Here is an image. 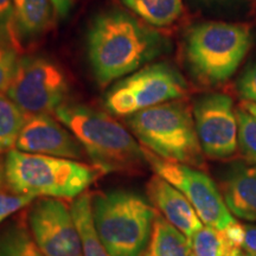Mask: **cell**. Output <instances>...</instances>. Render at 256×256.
I'll list each match as a JSON object with an SVG mask.
<instances>
[{
	"instance_id": "1",
	"label": "cell",
	"mask_w": 256,
	"mask_h": 256,
	"mask_svg": "<svg viewBox=\"0 0 256 256\" xmlns=\"http://www.w3.org/2000/svg\"><path fill=\"white\" fill-rule=\"evenodd\" d=\"M165 46L160 34L122 10L96 16L87 34L88 58L101 86L140 69Z\"/></svg>"
},
{
	"instance_id": "2",
	"label": "cell",
	"mask_w": 256,
	"mask_h": 256,
	"mask_svg": "<svg viewBox=\"0 0 256 256\" xmlns=\"http://www.w3.org/2000/svg\"><path fill=\"white\" fill-rule=\"evenodd\" d=\"M56 118L72 132L104 172H130L146 162L142 146L122 124L104 112L80 104L64 102Z\"/></svg>"
},
{
	"instance_id": "3",
	"label": "cell",
	"mask_w": 256,
	"mask_h": 256,
	"mask_svg": "<svg viewBox=\"0 0 256 256\" xmlns=\"http://www.w3.org/2000/svg\"><path fill=\"white\" fill-rule=\"evenodd\" d=\"M101 170L78 160L11 150L2 162V179L10 190L34 198H78Z\"/></svg>"
},
{
	"instance_id": "4",
	"label": "cell",
	"mask_w": 256,
	"mask_h": 256,
	"mask_svg": "<svg viewBox=\"0 0 256 256\" xmlns=\"http://www.w3.org/2000/svg\"><path fill=\"white\" fill-rule=\"evenodd\" d=\"M92 216L95 232L110 256H142L156 214L136 192L112 190L92 197Z\"/></svg>"
},
{
	"instance_id": "5",
	"label": "cell",
	"mask_w": 256,
	"mask_h": 256,
	"mask_svg": "<svg viewBox=\"0 0 256 256\" xmlns=\"http://www.w3.org/2000/svg\"><path fill=\"white\" fill-rule=\"evenodd\" d=\"M126 121L142 147L156 156L194 168L203 166L194 113L185 102L174 100L146 108Z\"/></svg>"
},
{
	"instance_id": "6",
	"label": "cell",
	"mask_w": 256,
	"mask_h": 256,
	"mask_svg": "<svg viewBox=\"0 0 256 256\" xmlns=\"http://www.w3.org/2000/svg\"><path fill=\"white\" fill-rule=\"evenodd\" d=\"M252 43V31L247 25L206 22L188 31L185 60L198 82L216 86L232 78Z\"/></svg>"
},
{
	"instance_id": "7",
	"label": "cell",
	"mask_w": 256,
	"mask_h": 256,
	"mask_svg": "<svg viewBox=\"0 0 256 256\" xmlns=\"http://www.w3.org/2000/svg\"><path fill=\"white\" fill-rule=\"evenodd\" d=\"M186 90V81L177 69L168 63H154L114 84L106 96L104 106L112 114L130 116L146 108L179 100Z\"/></svg>"
},
{
	"instance_id": "8",
	"label": "cell",
	"mask_w": 256,
	"mask_h": 256,
	"mask_svg": "<svg viewBox=\"0 0 256 256\" xmlns=\"http://www.w3.org/2000/svg\"><path fill=\"white\" fill-rule=\"evenodd\" d=\"M8 95L24 114H50L64 104L69 80L58 63L44 56H24L8 89Z\"/></svg>"
},
{
	"instance_id": "9",
	"label": "cell",
	"mask_w": 256,
	"mask_h": 256,
	"mask_svg": "<svg viewBox=\"0 0 256 256\" xmlns=\"http://www.w3.org/2000/svg\"><path fill=\"white\" fill-rule=\"evenodd\" d=\"M144 148L146 162L156 174L178 188L196 210L202 222L216 229H226L235 222L223 196L209 176L194 166L171 162Z\"/></svg>"
},
{
	"instance_id": "10",
	"label": "cell",
	"mask_w": 256,
	"mask_h": 256,
	"mask_svg": "<svg viewBox=\"0 0 256 256\" xmlns=\"http://www.w3.org/2000/svg\"><path fill=\"white\" fill-rule=\"evenodd\" d=\"M28 229L43 256H84L72 208L58 198H40L28 216Z\"/></svg>"
},
{
	"instance_id": "11",
	"label": "cell",
	"mask_w": 256,
	"mask_h": 256,
	"mask_svg": "<svg viewBox=\"0 0 256 256\" xmlns=\"http://www.w3.org/2000/svg\"><path fill=\"white\" fill-rule=\"evenodd\" d=\"M192 113L204 154L223 159L235 153L238 146V112L229 95L212 92L202 96Z\"/></svg>"
},
{
	"instance_id": "12",
	"label": "cell",
	"mask_w": 256,
	"mask_h": 256,
	"mask_svg": "<svg viewBox=\"0 0 256 256\" xmlns=\"http://www.w3.org/2000/svg\"><path fill=\"white\" fill-rule=\"evenodd\" d=\"M22 152L81 160L83 147L76 136L50 114L28 115L16 142Z\"/></svg>"
},
{
	"instance_id": "13",
	"label": "cell",
	"mask_w": 256,
	"mask_h": 256,
	"mask_svg": "<svg viewBox=\"0 0 256 256\" xmlns=\"http://www.w3.org/2000/svg\"><path fill=\"white\" fill-rule=\"evenodd\" d=\"M147 194L151 203L159 210L160 216L183 234L188 241L204 226L188 198L160 176L154 174L150 179Z\"/></svg>"
},
{
	"instance_id": "14",
	"label": "cell",
	"mask_w": 256,
	"mask_h": 256,
	"mask_svg": "<svg viewBox=\"0 0 256 256\" xmlns=\"http://www.w3.org/2000/svg\"><path fill=\"white\" fill-rule=\"evenodd\" d=\"M223 200L232 215L256 220V166L234 165L223 182Z\"/></svg>"
},
{
	"instance_id": "15",
	"label": "cell",
	"mask_w": 256,
	"mask_h": 256,
	"mask_svg": "<svg viewBox=\"0 0 256 256\" xmlns=\"http://www.w3.org/2000/svg\"><path fill=\"white\" fill-rule=\"evenodd\" d=\"M12 8L10 40L14 46H18L19 38L38 37L49 28L54 8L51 0H12Z\"/></svg>"
},
{
	"instance_id": "16",
	"label": "cell",
	"mask_w": 256,
	"mask_h": 256,
	"mask_svg": "<svg viewBox=\"0 0 256 256\" xmlns=\"http://www.w3.org/2000/svg\"><path fill=\"white\" fill-rule=\"evenodd\" d=\"M244 226L235 220L226 229H216L204 224L190 240L194 256H232L242 249Z\"/></svg>"
},
{
	"instance_id": "17",
	"label": "cell",
	"mask_w": 256,
	"mask_h": 256,
	"mask_svg": "<svg viewBox=\"0 0 256 256\" xmlns=\"http://www.w3.org/2000/svg\"><path fill=\"white\" fill-rule=\"evenodd\" d=\"M188 238L171 226L164 217L156 215L148 244L142 256H190Z\"/></svg>"
},
{
	"instance_id": "18",
	"label": "cell",
	"mask_w": 256,
	"mask_h": 256,
	"mask_svg": "<svg viewBox=\"0 0 256 256\" xmlns=\"http://www.w3.org/2000/svg\"><path fill=\"white\" fill-rule=\"evenodd\" d=\"M124 6L147 24L164 28L177 22L183 14V0H122Z\"/></svg>"
},
{
	"instance_id": "19",
	"label": "cell",
	"mask_w": 256,
	"mask_h": 256,
	"mask_svg": "<svg viewBox=\"0 0 256 256\" xmlns=\"http://www.w3.org/2000/svg\"><path fill=\"white\" fill-rule=\"evenodd\" d=\"M72 212L78 224L83 243L84 256H110L95 232L92 216V196L87 192L75 198Z\"/></svg>"
},
{
	"instance_id": "20",
	"label": "cell",
	"mask_w": 256,
	"mask_h": 256,
	"mask_svg": "<svg viewBox=\"0 0 256 256\" xmlns=\"http://www.w3.org/2000/svg\"><path fill=\"white\" fill-rule=\"evenodd\" d=\"M0 256H43L25 220H14L0 230Z\"/></svg>"
},
{
	"instance_id": "21",
	"label": "cell",
	"mask_w": 256,
	"mask_h": 256,
	"mask_svg": "<svg viewBox=\"0 0 256 256\" xmlns=\"http://www.w3.org/2000/svg\"><path fill=\"white\" fill-rule=\"evenodd\" d=\"M26 115L8 95L0 92V154L16 147V142L23 128Z\"/></svg>"
},
{
	"instance_id": "22",
	"label": "cell",
	"mask_w": 256,
	"mask_h": 256,
	"mask_svg": "<svg viewBox=\"0 0 256 256\" xmlns=\"http://www.w3.org/2000/svg\"><path fill=\"white\" fill-rule=\"evenodd\" d=\"M238 146L248 160L256 164V118L249 112L238 110Z\"/></svg>"
},
{
	"instance_id": "23",
	"label": "cell",
	"mask_w": 256,
	"mask_h": 256,
	"mask_svg": "<svg viewBox=\"0 0 256 256\" xmlns=\"http://www.w3.org/2000/svg\"><path fill=\"white\" fill-rule=\"evenodd\" d=\"M18 62L17 49L0 40V92H8Z\"/></svg>"
},
{
	"instance_id": "24",
	"label": "cell",
	"mask_w": 256,
	"mask_h": 256,
	"mask_svg": "<svg viewBox=\"0 0 256 256\" xmlns=\"http://www.w3.org/2000/svg\"><path fill=\"white\" fill-rule=\"evenodd\" d=\"M36 198L11 191L5 184H0V220H5L12 214L31 204Z\"/></svg>"
},
{
	"instance_id": "25",
	"label": "cell",
	"mask_w": 256,
	"mask_h": 256,
	"mask_svg": "<svg viewBox=\"0 0 256 256\" xmlns=\"http://www.w3.org/2000/svg\"><path fill=\"white\" fill-rule=\"evenodd\" d=\"M238 89L243 98L256 104V63L243 74L238 81Z\"/></svg>"
},
{
	"instance_id": "26",
	"label": "cell",
	"mask_w": 256,
	"mask_h": 256,
	"mask_svg": "<svg viewBox=\"0 0 256 256\" xmlns=\"http://www.w3.org/2000/svg\"><path fill=\"white\" fill-rule=\"evenodd\" d=\"M12 0H0V28L8 36L10 40V32H11L12 24Z\"/></svg>"
},
{
	"instance_id": "27",
	"label": "cell",
	"mask_w": 256,
	"mask_h": 256,
	"mask_svg": "<svg viewBox=\"0 0 256 256\" xmlns=\"http://www.w3.org/2000/svg\"><path fill=\"white\" fill-rule=\"evenodd\" d=\"M242 249L247 256H256V226H244Z\"/></svg>"
},
{
	"instance_id": "28",
	"label": "cell",
	"mask_w": 256,
	"mask_h": 256,
	"mask_svg": "<svg viewBox=\"0 0 256 256\" xmlns=\"http://www.w3.org/2000/svg\"><path fill=\"white\" fill-rule=\"evenodd\" d=\"M54 11L58 18H66L74 5V0H51Z\"/></svg>"
},
{
	"instance_id": "29",
	"label": "cell",
	"mask_w": 256,
	"mask_h": 256,
	"mask_svg": "<svg viewBox=\"0 0 256 256\" xmlns=\"http://www.w3.org/2000/svg\"><path fill=\"white\" fill-rule=\"evenodd\" d=\"M243 108L256 118V104H254V102H246Z\"/></svg>"
},
{
	"instance_id": "30",
	"label": "cell",
	"mask_w": 256,
	"mask_h": 256,
	"mask_svg": "<svg viewBox=\"0 0 256 256\" xmlns=\"http://www.w3.org/2000/svg\"><path fill=\"white\" fill-rule=\"evenodd\" d=\"M232 256H246V254H243V252H242V250H241V249H240V250H238V252H235V254H234Z\"/></svg>"
},
{
	"instance_id": "31",
	"label": "cell",
	"mask_w": 256,
	"mask_h": 256,
	"mask_svg": "<svg viewBox=\"0 0 256 256\" xmlns=\"http://www.w3.org/2000/svg\"><path fill=\"white\" fill-rule=\"evenodd\" d=\"M190 256H194V254H192V252H191V255H190Z\"/></svg>"
},
{
	"instance_id": "32",
	"label": "cell",
	"mask_w": 256,
	"mask_h": 256,
	"mask_svg": "<svg viewBox=\"0 0 256 256\" xmlns=\"http://www.w3.org/2000/svg\"><path fill=\"white\" fill-rule=\"evenodd\" d=\"M2 220H0V223H2Z\"/></svg>"
}]
</instances>
